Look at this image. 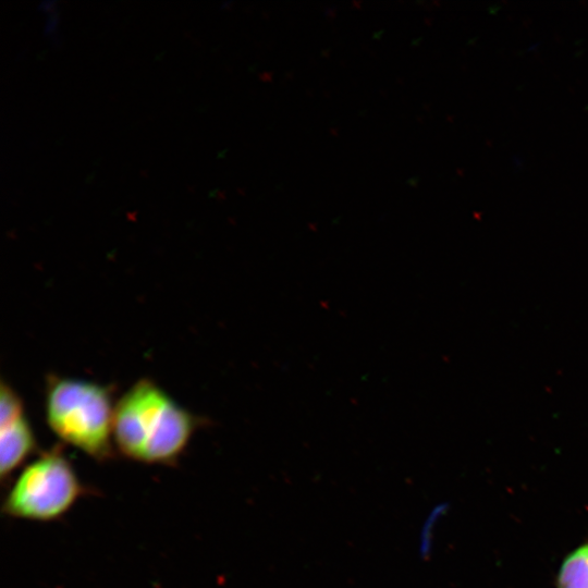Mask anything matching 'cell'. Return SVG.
<instances>
[{"label": "cell", "instance_id": "5b68a950", "mask_svg": "<svg viewBox=\"0 0 588 588\" xmlns=\"http://www.w3.org/2000/svg\"><path fill=\"white\" fill-rule=\"evenodd\" d=\"M558 588H588V543L564 559L558 574Z\"/></svg>", "mask_w": 588, "mask_h": 588}, {"label": "cell", "instance_id": "6da1fadb", "mask_svg": "<svg viewBox=\"0 0 588 588\" xmlns=\"http://www.w3.org/2000/svg\"><path fill=\"white\" fill-rule=\"evenodd\" d=\"M201 419L148 378L131 385L115 402L113 442L125 457L147 465H173L186 450Z\"/></svg>", "mask_w": 588, "mask_h": 588}, {"label": "cell", "instance_id": "7a4b0ae2", "mask_svg": "<svg viewBox=\"0 0 588 588\" xmlns=\"http://www.w3.org/2000/svg\"><path fill=\"white\" fill-rule=\"evenodd\" d=\"M115 402L110 388L83 379L49 376L45 416L50 430L63 442L105 462L113 455Z\"/></svg>", "mask_w": 588, "mask_h": 588}, {"label": "cell", "instance_id": "3957f363", "mask_svg": "<svg viewBox=\"0 0 588 588\" xmlns=\"http://www.w3.org/2000/svg\"><path fill=\"white\" fill-rule=\"evenodd\" d=\"M86 492L71 462L54 448L20 471L2 502V513L20 519L51 522L66 514Z\"/></svg>", "mask_w": 588, "mask_h": 588}, {"label": "cell", "instance_id": "277c9868", "mask_svg": "<svg viewBox=\"0 0 588 588\" xmlns=\"http://www.w3.org/2000/svg\"><path fill=\"white\" fill-rule=\"evenodd\" d=\"M37 448L36 437L17 392L5 381L0 389V471L7 480Z\"/></svg>", "mask_w": 588, "mask_h": 588}]
</instances>
